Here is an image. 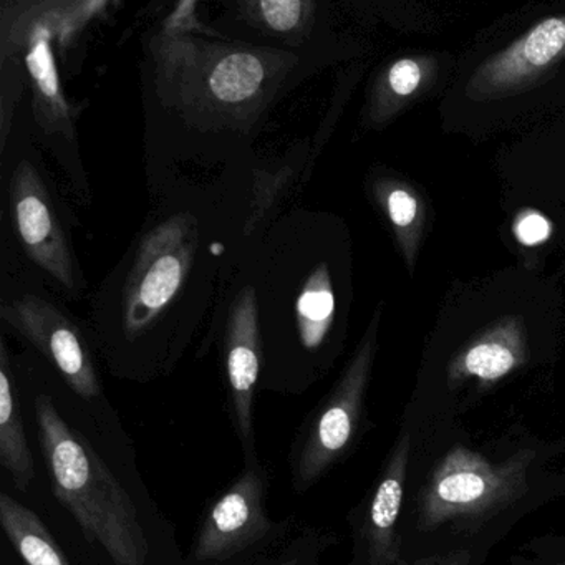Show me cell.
I'll list each match as a JSON object with an SVG mask.
<instances>
[{
  "mask_svg": "<svg viewBox=\"0 0 565 565\" xmlns=\"http://www.w3.org/2000/svg\"><path fill=\"white\" fill-rule=\"evenodd\" d=\"M267 481L256 466L247 468L214 502L198 532L193 555L200 562H221L266 537L273 527L266 509Z\"/></svg>",
  "mask_w": 565,
  "mask_h": 565,
  "instance_id": "7",
  "label": "cell"
},
{
  "mask_svg": "<svg viewBox=\"0 0 565 565\" xmlns=\"http://www.w3.org/2000/svg\"><path fill=\"white\" fill-rule=\"evenodd\" d=\"M375 190L376 196L385 207L390 223L395 227L403 250L408 257L409 267H412L416 249V241L413 237L418 236L416 224H418L419 213H422L418 198L408 188L396 183L376 184Z\"/></svg>",
  "mask_w": 565,
  "mask_h": 565,
  "instance_id": "18",
  "label": "cell"
},
{
  "mask_svg": "<svg viewBox=\"0 0 565 565\" xmlns=\"http://www.w3.org/2000/svg\"><path fill=\"white\" fill-rule=\"evenodd\" d=\"M558 565H565V564H558Z\"/></svg>",
  "mask_w": 565,
  "mask_h": 565,
  "instance_id": "25",
  "label": "cell"
},
{
  "mask_svg": "<svg viewBox=\"0 0 565 565\" xmlns=\"http://www.w3.org/2000/svg\"><path fill=\"white\" fill-rule=\"evenodd\" d=\"M471 564V555L466 551L448 552V554H436L431 557L419 558L412 564L399 565H469Z\"/></svg>",
  "mask_w": 565,
  "mask_h": 565,
  "instance_id": "23",
  "label": "cell"
},
{
  "mask_svg": "<svg viewBox=\"0 0 565 565\" xmlns=\"http://www.w3.org/2000/svg\"><path fill=\"white\" fill-rule=\"evenodd\" d=\"M379 313L370 323L355 355L310 423L296 459V484L307 489L335 466L352 445L362 418L363 399L376 352Z\"/></svg>",
  "mask_w": 565,
  "mask_h": 565,
  "instance_id": "6",
  "label": "cell"
},
{
  "mask_svg": "<svg viewBox=\"0 0 565 565\" xmlns=\"http://www.w3.org/2000/svg\"><path fill=\"white\" fill-rule=\"evenodd\" d=\"M280 565H296V562H284V564Z\"/></svg>",
  "mask_w": 565,
  "mask_h": 565,
  "instance_id": "24",
  "label": "cell"
},
{
  "mask_svg": "<svg viewBox=\"0 0 565 565\" xmlns=\"http://www.w3.org/2000/svg\"><path fill=\"white\" fill-rule=\"evenodd\" d=\"M151 52L161 104L201 130L249 131L297 64L289 52L191 35L160 34Z\"/></svg>",
  "mask_w": 565,
  "mask_h": 565,
  "instance_id": "1",
  "label": "cell"
},
{
  "mask_svg": "<svg viewBox=\"0 0 565 565\" xmlns=\"http://www.w3.org/2000/svg\"><path fill=\"white\" fill-rule=\"evenodd\" d=\"M535 452L519 449L502 462L456 445L429 475L419 502L418 525L433 531L449 522L479 525L514 504L527 491Z\"/></svg>",
  "mask_w": 565,
  "mask_h": 565,
  "instance_id": "4",
  "label": "cell"
},
{
  "mask_svg": "<svg viewBox=\"0 0 565 565\" xmlns=\"http://www.w3.org/2000/svg\"><path fill=\"white\" fill-rule=\"evenodd\" d=\"M105 0L6 2L0 28V58L22 54L34 95V115L45 134L74 137V108L62 90L57 54L105 18Z\"/></svg>",
  "mask_w": 565,
  "mask_h": 565,
  "instance_id": "3",
  "label": "cell"
},
{
  "mask_svg": "<svg viewBox=\"0 0 565 565\" xmlns=\"http://www.w3.org/2000/svg\"><path fill=\"white\" fill-rule=\"evenodd\" d=\"M300 342L306 349L322 345L335 313V296L327 264H319L307 277L296 306Z\"/></svg>",
  "mask_w": 565,
  "mask_h": 565,
  "instance_id": "16",
  "label": "cell"
},
{
  "mask_svg": "<svg viewBox=\"0 0 565 565\" xmlns=\"http://www.w3.org/2000/svg\"><path fill=\"white\" fill-rule=\"evenodd\" d=\"M409 451H412V438L408 433H402L373 489L365 525H363L370 565L399 564V537L396 524H398L403 494H405Z\"/></svg>",
  "mask_w": 565,
  "mask_h": 565,
  "instance_id": "12",
  "label": "cell"
},
{
  "mask_svg": "<svg viewBox=\"0 0 565 565\" xmlns=\"http://www.w3.org/2000/svg\"><path fill=\"white\" fill-rule=\"evenodd\" d=\"M196 9L198 4L193 2V0L180 2V4L173 9V12L164 19L161 34L167 35V38H181V35H190L191 32L214 34V32L204 29V25H201V22L198 21Z\"/></svg>",
  "mask_w": 565,
  "mask_h": 565,
  "instance_id": "21",
  "label": "cell"
},
{
  "mask_svg": "<svg viewBox=\"0 0 565 565\" xmlns=\"http://www.w3.org/2000/svg\"><path fill=\"white\" fill-rule=\"evenodd\" d=\"M196 243L198 223L186 213L168 217L141 239L124 290V327L130 339L150 329L183 289Z\"/></svg>",
  "mask_w": 565,
  "mask_h": 565,
  "instance_id": "5",
  "label": "cell"
},
{
  "mask_svg": "<svg viewBox=\"0 0 565 565\" xmlns=\"http://www.w3.org/2000/svg\"><path fill=\"white\" fill-rule=\"evenodd\" d=\"M0 465L11 475L19 491L34 481L35 462L25 435L8 347L0 342Z\"/></svg>",
  "mask_w": 565,
  "mask_h": 565,
  "instance_id": "14",
  "label": "cell"
},
{
  "mask_svg": "<svg viewBox=\"0 0 565 565\" xmlns=\"http://www.w3.org/2000/svg\"><path fill=\"white\" fill-rule=\"evenodd\" d=\"M294 170L289 164L277 168L276 171H257L254 177V198L250 206L249 217L244 224V234H250L256 230L257 224L266 217L270 207L282 196L292 178Z\"/></svg>",
  "mask_w": 565,
  "mask_h": 565,
  "instance_id": "19",
  "label": "cell"
},
{
  "mask_svg": "<svg viewBox=\"0 0 565 565\" xmlns=\"http://www.w3.org/2000/svg\"><path fill=\"white\" fill-rule=\"evenodd\" d=\"M565 57V15L545 19L481 65L466 95L492 100L521 90Z\"/></svg>",
  "mask_w": 565,
  "mask_h": 565,
  "instance_id": "10",
  "label": "cell"
},
{
  "mask_svg": "<svg viewBox=\"0 0 565 565\" xmlns=\"http://www.w3.org/2000/svg\"><path fill=\"white\" fill-rule=\"evenodd\" d=\"M260 366L259 310L256 289L244 287L230 310L226 329V372L234 425L244 446L254 445V395Z\"/></svg>",
  "mask_w": 565,
  "mask_h": 565,
  "instance_id": "11",
  "label": "cell"
},
{
  "mask_svg": "<svg viewBox=\"0 0 565 565\" xmlns=\"http://www.w3.org/2000/svg\"><path fill=\"white\" fill-rule=\"evenodd\" d=\"M2 317L57 366L78 396H100V382L84 339L57 307L28 294L2 306Z\"/></svg>",
  "mask_w": 565,
  "mask_h": 565,
  "instance_id": "8",
  "label": "cell"
},
{
  "mask_svg": "<svg viewBox=\"0 0 565 565\" xmlns=\"http://www.w3.org/2000/svg\"><path fill=\"white\" fill-rule=\"evenodd\" d=\"M34 409L55 498L115 565H147L150 544L127 489L65 423L51 396L39 395Z\"/></svg>",
  "mask_w": 565,
  "mask_h": 565,
  "instance_id": "2",
  "label": "cell"
},
{
  "mask_svg": "<svg viewBox=\"0 0 565 565\" xmlns=\"http://www.w3.org/2000/svg\"><path fill=\"white\" fill-rule=\"evenodd\" d=\"M422 65L413 58L396 61L385 75L386 88L398 98H406L415 94L422 85Z\"/></svg>",
  "mask_w": 565,
  "mask_h": 565,
  "instance_id": "20",
  "label": "cell"
},
{
  "mask_svg": "<svg viewBox=\"0 0 565 565\" xmlns=\"http://www.w3.org/2000/svg\"><path fill=\"white\" fill-rule=\"evenodd\" d=\"M0 525L25 565H71L41 518L8 492L0 494Z\"/></svg>",
  "mask_w": 565,
  "mask_h": 565,
  "instance_id": "15",
  "label": "cell"
},
{
  "mask_svg": "<svg viewBox=\"0 0 565 565\" xmlns=\"http://www.w3.org/2000/svg\"><path fill=\"white\" fill-rule=\"evenodd\" d=\"M11 211L19 239L28 256L68 290H75L74 260L51 198L38 170L28 161L11 180Z\"/></svg>",
  "mask_w": 565,
  "mask_h": 565,
  "instance_id": "9",
  "label": "cell"
},
{
  "mask_svg": "<svg viewBox=\"0 0 565 565\" xmlns=\"http://www.w3.org/2000/svg\"><path fill=\"white\" fill-rule=\"evenodd\" d=\"M316 8V2L310 0H249L239 6L241 15L249 24L294 41L306 38Z\"/></svg>",
  "mask_w": 565,
  "mask_h": 565,
  "instance_id": "17",
  "label": "cell"
},
{
  "mask_svg": "<svg viewBox=\"0 0 565 565\" xmlns=\"http://www.w3.org/2000/svg\"><path fill=\"white\" fill-rule=\"evenodd\" d=\"M514 234L524 246H539L551 237L552 224L539 211H522L515 220Z\"/></svg>",
  "mask_w": 565,
  "mask_h": 565,
  "instance_id": "22",
  "label": "cell"
},
{
  "mask_svg": "<svg viewBox=\"0 0 565 565\" xmlns=\"http://www.w3.org/2000/svg\"><path fill=\"white\" fill-rule=\"evenodd\" d=\"M527 360V335L521 320L504 319L472 340L448 366L449 385L478 380L479 385L498 383Z\"/></svg>",
  "mask_w": 565,
  "mask_h": 565,
  "instance_id": "13",
  "label": "cell"
}]
</instances>
